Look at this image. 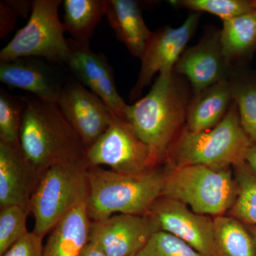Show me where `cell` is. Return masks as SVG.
Here are the masks:
<instances>
[{
    "instance_id": "6da1fadb",
    "label": "cell",
    "mask_w": 256,
    "mask_h": 256,
    "mask_svg": "<svg viewBox=\"0 0 256 256\" xmlns=\"http://www.w3.org/2000/svg\"><path fill=\"white\" fill-rule=\"evenodd\" d=\"M192 98L186 82L174 72L158 75L149 92L126 107V120L149 146L156 164L186 127Z\"/></svg>"
},
{
    "instance_id": "7a4b0ae2",
    "label": "cell",
    "mask_w": 256,
    "mask_h": 256,
    "mask_svg": "<svg viewBox=\"0 0 256 256\" xmlns=\"http://www.w3.org/2000/svg\"><path fill=\"white\" fill-rule=\"evenodd\" d=\"M24 102L20 149L38 174L56 165L87 162L82 138L56 104L36 97L24 99Z\"/></svg>"
},
{
    "instance_id": "3957f363",
    "label": "cell",
    "mask_w": 256,
    "mask_h": 256,
    "mask_svg": "<svg viewBox=\"0 0 256 256\" xmlns=\"http://www.w3.org/2000/svg\"><path fill=\"white\" fill-rule=\"evenodd\" d=\"M88 175L86 208L92 222L118 214H146L162 194L164 172L156 168L144 174H127L90 166Z\"/></svg>"
},
{
    "instance_id": "277c9868",
    "label": "cell",
    "mask_w": 256,
    "mask_h": 256,
    "mask_svg": "<svg viewBox=\"0 0 256 256\" xmlns=\"http://www.w3.org/2000/svg\"><path fill=\"white\" fill-rule=\"evenodd\" d=\"M252 144L240 124L238 106L234 100L224 119L212 129L192 132L184 128L165 160L170 168L194 164L234 168L246 162Z\"/></svg>"
},
{
    "instance_id": "5b68a950",
    "label": "cell",
    "mask_w": 256,
    "mask_h": 256,
    "mask_svg": "<svg viewBox=\"0 0 256 256\" xmlns=\"http://www.w3.org/2000/svg\"><path fill=\"white\" fill-rule=\"evenodd\" d=\"M238 195L233 168L194 164L164 172L162 196L182 202L198 214H228Z\"/></svg>"
},
{
    "instance_id": "8992f818",
    "label": "cell",
    "mask_w": 256,
    "mask_h": 256,
    "mask_svg": "<svg viewBox=\"0 0 256 256\" xmlns=\"http://www.w3.org/2000/svg\"><path fill=\"white\" fill-rule=\"evenodd\" d=\"M88 174L85 162L56 165L42 174L28 204L34 233L44 238L67 214L87 202Z\"/></svg>"
},
{
    "instance_id": "52a82bcc",
    "label": "cell",
    "mask_w": 256,
    "mask_h": 256,
    "mask_svg": "<svg viewBox=\"0 0 256 256\" xmlns=\"http://www.w3.org/2000/svg\"><path fill=\"white\" fill-rule=\"evenodd\" d=\"M62 0H33L28 23L0 52V62L23 58H43L66 64L70 46L58 15Z\"/></svg>"
},
{
    "instance_id": "ba28073f",
    "label": "cell",
    "mask_w": 256,
    "mask_h": 256,
    "mask_svg": "<svg viewBox=\"0 0 256 256\" xmlns=\"http://www.w3.org/2000/svg\"><path fill=\"white\" fill-rule=\"evenodd\" d=\"M90 166H107L116 172L141 174L156 169L150 149L142 142L126 119L114 114L110 126L88 148Z\"/></svg>"
},
{
    "instance_id": "9c48e42d",
    "label": "cell",
    "mask_w": 256,
    "mask_h": 256,
    "mask_svg": "<svg viewBox=\"0 0 256 256\" xmlns=\"http://www.w3.org/2000/svg\"><path fill=\"white\" fill-rule=\"evenodd\" d=\"M200 14L188 15L178 28L169 26L152 32L141 56V67L136 85L130 92V98H138L143 89L151 84L156 74L174 72L175 66L186 50L188 42L196 31Z\"/></svg>"
},
{
    "instance_id": "30bf717a",
    "label": "cell",
    "mask_w": 256,
    "mask_h": 256,
    "mask_svg": "<svg viewBox=\"0 0 256 256\" xmlns=\"http://www.w3.org/2000/svg\"><path fill=\"white\" fill-rule=\"evenodd\" d=\"M160 228L149 214H114L92 220L89 242L107 256H136Z\"/></svg>"
},
{
    "instance_id": "8fae6325",
    "label": "cell",
    "mask_w": 256,
    "mask_h": 256,
    "mask_svg": "<svg viewBox=\"0 0 256 256\" xmlns=\"http://www.w3.org/2000/svg\"><path fill=\"white\" fill-rule=\"evenodd\" d=\"M160 230L186 242L204 256H215L213 218L198 214L178 200L161 196L148 212Z\"/></svg>"
},
{
    "instance_id": "7c38bea8",
    "label": "cell",
    "mask_w": 256,
    "mask_h": 256,
    "mask_svg": "<svg viewBox=\"0 0 256 256\" xmlns=\"http://www.w3.org/2000/svg\"><path fill=\"white\" fill-rule=\"evenodd\" d=\"M56 104L86 150L107 130L116 114L100 97L78 82L64 86Z\"/></svg>"
},
{
    "instance_id": "4fadbf2b",
    "label": "cell",
    "mask_w": 256,
    "mask_h": 256,
    "mask_svg": "<svg viewBox=\"0 0 256 256\" xmlns=\"http://www.w3.org/2000/svg\"><path fill=\"white\" fill-rule=\"evenodd\" d=\"M174 72L188 79L194 94L218 82L230 80L232 65L222 52L220 32H212L185 50Z\"/></svg>"
},
{
    "instance_id": "5bb4252c",
    "label": "cell",
    "mask_w": 256,
    "mask_h": 256,
    "mask_svg": "<svg viewBox=\"0 0 256 256\" xmlns=\"http://www.w3.org/2000/svg\"><path fill=\"white\" fill-rule=\"evenodd\" d=\"M70 52L66 65L78 80L100 97L114 114L122 118L128 104L121 97L112 67L104 54L92 52L89 44L68 38Z\"/></svg>"
},
{
    "instance_id": "9a60e30c",
    "label": "cell",
    "mask_w": 256,
    "mask_h": 256,
    "mask_svg": "<svg viewBox=\"0 0 256 256\" xmlns=\"http://www.w3.org/2000/svg\"><path fill=\"white\" fill-rule=\"evenodd\" d=\"M41 176L20 148L0 141V208L15 205L28 210Z\"/></svg>"
},
{
    "instance_id": "2e32d148",
    "label": "cell",
    "mask_w": 256,
    "mask_h": 256,
    "mask_svg": "<svg viewBox=\"0 0 256 256\" xmlns=\"http://www.w3.org/2000/svg\"><path fill=\"white\" fill-rule=\"evenodd\" d=\"M0 80L52 104H57L64 87L54 72L36 58L0 62Z\"/></svg>"
},
{
    "instance_id": "e0dca14e",
    "label": "cell",
    "mask_w": 256,
    "mask_h": 256,
    "mask_svg": "<svg viewBox=\"0 0 256 256\" xmlns=\"http://www.w3.org/2000/svg\"><path fill=\"white\" fill-rule=\"evenodd\" d=\"M105 14L118 40L131 54L140 58L152 32L146 26L139 3L134 0H106Z\"/></svg>"
},
{
    "instance_id": "ac0fdd59",
    "label": "cell",
    "mask_w": 256,
    "mask_h": 256,
    "mask_svg": "<svg viewBox=\"0 0 256 256\" xmlns=\"http://www.w3.org/2000/svg\"><path fill=\"white\" fill-rule=\"evenodd\" d=\"M86 202L70 210L50 230L42 256H80L88 244L92 224Z\"/></svg>"
},
{
    "instance_id": "d6986e66",
    "label": "cell",
    "mask_w": 256,
    "mask_h": 256,
    "mask_svg": "<svg viewBox=\"0 0 256 256\" xmlns=\"http://www.w3.org/2000/svg\"><path fill=\"white\" fill-rule=\"evenodd\" d=\"M230 80H225L194 94L190 101L186 128L192 132L208 130L220 124L233 102Z\"/></svg>"
},
{
    "instance_id": "ffe728a7",
    "label": "cell",
    "mask_w": 256,
    "mask_h": 256,
    "mask_svg": "<svg viewBox=\"0 0 256 256\" xmlns=\"http://www.w3.org/2000/svg\"><path fill=\"white\" fill-rule=\"evenodd\" d=\"M106 0H64L63 24L72 40L89 44L98 25L106 16Z\"/></svg>"
},
{
    "instance_id": "44dd1931",
    "label": "cell",
    "mask_w": 256,
    "mask_h": 256,
    "mask_svg": "<svg viewBox=\"0 0 256 256\" xmlns=\"http://www.w3.org/2000/svg\"><path fill=\"white\" fill-rule=\"evenodd\" d=\"M215 256H256V244L245 224L228 214L214 217Z\"/></svg>"
},
{
    "instance_id": "7402d4cb",
    "label": "cell",
    "mask_w": 256,
    "mask_h": 256,
    "mask_svg": "<svg viewBox=\"0 0 256 256\" xmlns=\"http://www.w3.org/2000/svg\"><path fill=\"white\" fill-rule=\"evenodd\" d=\"M222 52L232 65L256 45V9L223 21L220 31Z\"/></svg>"
},
{
    "instance_id": "603a6c76",
    "label": "cell",
    "mask_w": 256,
    "mask_h": 256,
    "mask_svg": "<svg viewBox=\"0 0 256 256\" xmlns=\"http://www.w3.org/2000/svg\"><path fill=\"white\" fill-rule=\"evenodd\" d=\"M238 195L228 215L247 226H256V174L246 162L233 168Z\"/></svg>"
},
{
    "instance_id": "cb8c5ba5",
    "label": "cell",
    "mask_w": 256,
    "mask_h": 256,
    "mask_svg": "<svg viewBox=\"0 0 256 256\" xmlns=\"http://www.w3.org/2000/svg\"><path fill=\"white\" fill-rule=\"evenodd\" d=\"M28 210L20 206L0 208V256L28 233Z\"/></svg>"
},
{
    "instance_id": "d4e9b609",
    "label": "cell",
    "mask_w": 256,
    "mask_h": 256,
    "mask_svg": "<svg viewBox=\"0 0 256 256\" xmlns=\"http://www.w3.org/2000/svg\"><path fill=\"white\" fill-rule=\"evenodd\" d=\"M24 99L16 100L3 90L0 94V141L20 148V134Z\"/></svg>"
},
{
    "instance_id": "484cf974",
    "label": "cell",
    "mask_w": 256,
    "mask_h": 256,
    "mask_svg": "<svg viewBox=\"0 0 256 256\" xmlns=\"http://www.w3.org/2000/svg\"><path fill=\"white\" fill-rule=\"evenodd\" d=\"M230 80L240 124L252 144H256V82Z\"/></svg>"
},
{
    "instance_id": "4316f807",
    "label": "cell",
    "mask_w": 256,
    "mask_h": 256,
    "mask_svg": "<svg viewBox=\"0 0 256 256\" xmlns=\"http://www.w3.org/2000/svg\"><path fill=\"white\" fill-rule=\"evenodd\" d=\"M170 3L194 12H206L223 21L245 14L254 9L252 1L246 0H178Z\"/></svg>"
},
{
    "instance_id": "83f0119b",
    "label": "cell",
    "mask_w": 256,
    "mask_h": 256,
    "mask_svg": "<svg viewBox=\"0 0 256 256\" xmlns=\"http://www.w3.org/2000/svg\"><path fill=\"white\" fill-rule=\"evenodd\" d=\"M136 256H204L181 239L159 230Z\"/></svg>"
},
{
    "instance_id": "f1b7e54d",
    "label": "cell",
    "mask_w": 256,
    "mask_h": 256,
    "mask_svg": "<svg viewBox=\"0 0 256 256\" xmlns=\"http://www.w3.org/2000/svg\"><path fill=\"white\" fill-rule=\"evenodd\" d=\"M32 1L6 0L0 2V38H4L14 28L18 16L31 13Z\"/></svg>"
},
{
    "instance_id": "f546056e",
    "label": "cell",
    "mask_w": 256,
    "mask_h": 256,
    "mask_svg": "<svg viewBox=\"0 0 256 256\" xmlns=\"http://www.w3.org/2000/svg\"><path fill=\"white\" fill-rule=\"evenodd\" d=\"M43 238L30 232L2 256H42Z\"/></svg>"
},
{
    "instance_id": "4dcf8cb0",
    "label": "cell",
    "mask_w": 256,
    "mask_h": 256,
    "mask_svg": "<svg viewBox=\"0 0 256 256\" xmlns=\"http://www.w3.org/2000/svg\"><path fill=\"white\" fill-rule=\"evenodd\" d=\"M246 162L256 174V144H252L247 152Z\"/></svg>"
},
{
    "instance_id": "1f68e13d",
    "label": "cell",
    "mask_w": 256,
    "mask_h": 256,
    "mask_svg": "<svg viewBox=\"0 0 256 256\" xmlns=\"http://www.w3.org/2000/svg\"><path fill=\"white\" fill-rule=\"evenodd\" d=\"M80 256H107L95 244L89 242Z\"/></svg>"
},
{
    "instance_id": "d6a6232c",
    "label": "cell",
    "mask_w": 256,
    "mask_h": 256,
    "mask_svg": "<svg viewBox=\"0 0 256 256\" xmlns=\"http://www.w3.org/2000/svg\"><path fill=\"white\" fill-rule=\"evenodd\" d=\"M247 226L249 230H250V233L252 234L256 244V226Z\"/></svg>"
},
{
    "instance_id": "836d02e7",
    "label": "cell",
    "mask_w": 256,
    "mask_h": 256,
    "mask_svg": "<svg viewBox=\"0 0 256 256\" xmlns=\"http://www.w3.org/2000/svg\"><path fill=\"white\" fill-rule=\"evenodd\" d=\"M252 6H254V8H255L256 9V0H255V1H252Z\"/></svg>"
}]
</instances>
